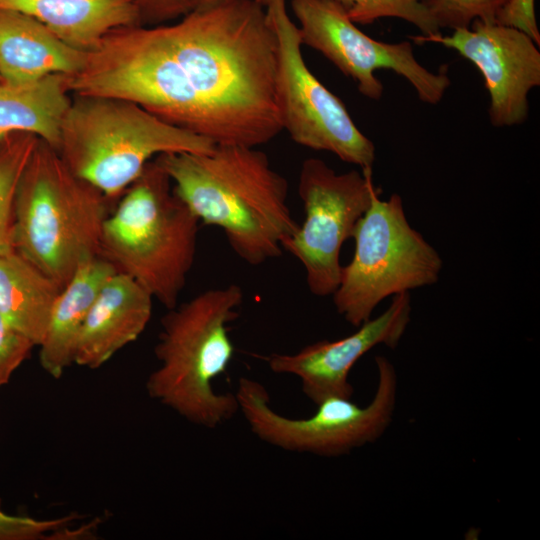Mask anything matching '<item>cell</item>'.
<instances>
[{
    "mask_svg": "<svg viewBox=\"0 0 540 540\" xmlns=\"http://www.w3.org/2000/svg\"><path fill=\"white\" fill-rule=\"evenodd\" d=\"M377 386L371 401L359 406L352 398L331 397L317 404L315 413L290 418L270 405L265 386L239 379L235 397L251 432L261 441L285 451L320 457H340L377 441L390 426L397 402L398 378L384 356L375 358Z\"/></svg>",
    "mask_w": 540,
    "mask_h": 540,
    "instance_id": "8",
    "label": "cell"
},
{
    "mask_svg": "<svg viewBox=\"0 0 540 540\" xmlns=\"http://www.w3.org/2000/svg\"><path fill=\"white\" fill-rule=\"evenodd\" d=\"M0 9L35 18L63 42L84 52L117 28L140 25L136 0H0Z\"/></svg>",
    "mask_w": 540,
    "mask_h": 540,
    "instance_id": "16",
    "label": "cell"
},
{
    "mask_svg": "<svg viewBox=\"0 0 540 540\" xmlns=\"http://www.w3.org/2000/svg\"><path fill=\"white\" fill-rule=\"evenodd\" d=\"M215 144L126 100L77 96L58 152L68 168L110 200L120 197L154 156L210 153Z\"/></svg>",
    "mask_w": 540,
    "mask_h": 540,
    "instance_id": "6",
    "label": "cell"
},
{
    "mask_svg": "<svg viewBox=\"0 0 540 540\" xmlns=\"http://www.w3.org/2000/svg\"><path fill=\"white\" fill-rule=\"evenodd\" d=\"M140 23H158L186 15L194 10L197 0H136Z\"/></svg>",
    "mask_w": 540,
    "mask_h": 540,
    "instance_id": "25",
    "label": "cell"
},
{
    "mask_svg": "<svg viewBox=\"0 0 540 540\" xmlns=\"http://www.w3.org/2000/svg\"><path fill=\"white\" fill-rule=\"evenodd\" d=\"M379 195L353 231L354 254L332 294L337 312L355 327L385 298L435 284L443 267L437 250L408 222L401 196Z\"/></svg>",
    "mask_w": 540,
    "mask_h": 540,
    "instance_id": "7",
    "label": "cell"
},
{
    "mask_svg": "<svg viewBox=\"0 0 540 540\" xmlns=\"http://www.w3.org/2000/svg\"><path fill=\"white\" fill-rule=\"evenodd\" d=\"M243 298L242 288L229 284L167 309L154 348L159 366L145 383L150 398L208 429L239 411L235 394L217 393L213 383L233 358L228 325L238 318Z\"/></svg>",
    "mask_w": 540,
    "mask_h": 540,
    "instance_id": "3",
    "label": "cell"
},
{
    "mask_svg": "<svg viewBox=\"0 0 540 540\" xmlns=\"http://www.w3.org/2000/svg\"><path fill=\"white\" fill-rule=\"evenodd\" d=\"M371 171L337 173L318 158H308L301 165L298 195L305 217L283 240L282 248L301 263L307 287L315 296H330L336 290L341 248L381 192Z\"/></svg>",
    "mask_w": 540,
    "mask_h": 540,
    "instance_id": "9",
    "label": "cell"
},
{
    "mask_svg": "<svg viewBox=\"0 0 540 540\" xmlns=\"http://www.w3.org/2000/svg\"><path fill=\"white\" fill-rule=\"evenodd\" d=\"M236 0H197V5L195 9H206L212 8L220 5H224Z\"/></svg>",
    "mask_w": 540,
    "mask_h": 540,
    "instance_id": "27",
    "label": "cell"
},
{
    "mask_svg": "<svg viewBox=\"0 0 540 540\" xmlns=\"http://www.w3.org/2000/svg\"><path fill=\"white\" fill-rule=\"evenodd\" d=\"M277 37L255 0L194 9L171 25L117 28L87 52L80 96L133 102L215 145L258 147L283 130Z\"/></svg>",
    "mask_w": 540,
    "mask_h": 540,
    "instance_id": "1",
    "label": "cell"
},
{
    "mask_svg": "<svg viewBox=\"0 0 540 540\" xmlns=\"http://www.w3.org/2000/svg\"><path fill=\"white\" fill-rule=\"evenodd\" d=\"M153 297L127 275L115 272L101 287L79 334L74 364L97 369L136 341L152 316Z\"/></svg>",
    "mask_w": 540,
    "mask_h": 540,
    "instance_id": "14",
    "label": "cell"
},
{
    "mask_svg": "<svg viewBox=\"0 0 540 540\" xmlns=\"http://www.w3.org/2000/svg\"><path fill=\"white\" fill-rule=\"evenodd\" d=\"M77 517L76 513H71L53 519H37L0 510V540L51 539L57 532L69 527Z\"/></svg>",
    "mask_w": 540,
    "mask_h": 540,
    "instance_id": "23",
    "label": "cell"
},
{
    "mask_svg": "<svg viewBox=\"0 0 540 540\" xmlns=\"http://www.w3.org/2000/svg\"><path fill=\"white\" fill-rule=\"evenodd\" d=\"M105 220L98 256L171 309L194 264L200 221L154 161Z\"/></svg>",
    "mask_w": 540,
    "mask_h": 540,
    "instance_id": "5",
    "label": "cell"
},
{
    "mask_svg": "<svg viewBox=\"0 0 540 540\" xmlns=\"http://www.w3.org/2000/svg\"><path fill=\"white\" fill-rule=\"evenodd\" d=\"M35 345L10 326L0 314V388L28 358Z\"/></svg>",
    "mask_w": 540,
    "mask_h": 540,
    "instance_id": "24",
    "label": "cell"
},
{
    "mask_svg": "<svg viewBox=\"0 0 540 540\" xmlns=\"http://www.w3.org/2000/svg\"><path fill=\"white\" fill-rule=\"evenodd\" d=\"M417 39L441 43L478 69L489 94L493 126L511 127L527 120L529 93L540 85L539 45L528 35L496 22L475 20L449 36Z\"/></svg>",
    "mask_w": 540,
    "mask_h": 540,
    "instance_id": "12",
    "label": "cell"
},
{
    "mask_svg": "<svg viewBox=\"0 0 540 540\" xmlns=\"http://www.w3.org/2000/svg\"><path fill=\"white\" fill-rule=\"evenodd\" d=\"M38 141L29 133H14L0 141V251L12 248L15 194Z\"/></svg>",
    "mask_w": 540,
    "mask_h": 540,
    "instance_id": "20",
    "label": "cell"
},
{
    "mask_svg": "<svg viewBox=\"0 0 540 540\" xmlns=\"http://www.w3.org/2000/svg\"><path fill=\"white\" fill-rule=\"evenodd\" d=\"M411 312L410 293H399L383 313L363 322L354 333L334 341H317L294 353H273L265 360L274 373L296 376L303 393L315 405L331 397L352 398L349 375L354 365L378 345L396 348Z\"/></svg>",
    "mask_w": 540,
    "mask_h": 540,
    "instance_id": "13",
    "label": "cell"
},
{
    "mask_svg": "<svg viewBox=\"0 0 540 540\" xmlns=\"http://www.w3.org/2000/svg\"><path fill=\"white\" fill-rule=\"evenodd\" d=\"M339 4L355 24H370L393 17L416 26L422 38L440 35V29L432 18L425 0H332Z\"/></svg>",
    "mask_w": 540,
    "mask_h": 540,
    "instance_id": "21",
    "label": "cell"
},
{
    "mask_svg": "<svg viewBox=\"0 0 540 540\" xmlns=\"http://www.w3.org/2000/svg\"><path fill=\"white\" fill-rule=\"evenodd\" d=\"M69 82L65 74L24 83L0 80V141L14 133H29L58 151L72 103L67 96Z\"/></svg>",
    "mask_w": 540,
    "mask_h": 540,
    "instance_id": "18",
    "label": "cell"
},
{
    "mask_svg": "<svg viewBox=\"0 0 540 540\" xmlns=\"http://www.w3.org/2000/svg\"><path fill=\"white\" fill-rule=\"evenodd\" d=\"M266 13L277 37L276 96L283 130L301 146L372 170L373 142L358 129L341 99L307 67L298 26L286 8Z\"/></svg>",
    "mask_w": 540,
    "mask_h": 540,
    "instance_id": "10",
    "label": "cell"
},
{
    "mask_svg": "<svg viewBox=\"0 0 540 540\" xmlns=\"http://www.w3.org/2000/svg\"><path fill=\"white\" fill-rule=\"evenodd\" d=\"M508 0H425L439 27L452 30L468 28L475 20L494 22Z\"/></svg>",
    "mask_w": 540,
    "mask_h": 540,
    "instance_id": "22",
    "label": "cell"
},
{
    "mask_svg": "<svg viewBox=\"0 0 540 540\" xmlns=\"http://www.w3.org/2000/svg\"><path fill=\"white\" fill-rule=\"evenodd\" d=\"M60 288L14 248L0 251V314L39 346Z\"/></svg>",
    "mask_w": 540,
    "mask_h": 540,
    "instance_id": "19",
    "label": "cell"
},
{
    "mask_svg": "<svg viewBox=\"0 0 540 540\" xmlns=\"http://www.w3.org/2000/svg\"><path fill=\"white\" fill-rule=\"evenodd\" d=\"M116 271L96 256L81 265L60 290L39 347V362L51 377L60 378L74 363L77 340L98 292Z\"/></svg>",
    "mask_w": 540,
    "mask_h": 540,
    "instance_id": "17",
    "label": "cell"
},
{
    "mask_svg": "<svg viewBox=\"0 0 540 540\" xmlns=\"http://www.w3.org/2000/svg\"><path fill=\"white\" fill-rule=\"evenodd\" d=\"M86 52L63 42L35 18L0 9V76L24 83L50 74L73 76L83 66Z\"/></svg>",
    "mask_w": 540,
    "mask_h": 540,
    "instance_id": "15",
    "label": "cell"
},
{
    "mask_svg": "<svg viewBox=\"0 0 540 540\" xmlns=\"http://www.w3.org/2000/svg\"><path fill=\"white\" fill-rule=\"evenodd\" d=\"M0 80H1V76H0Z\"/></svg>",
    "mask_w": 540,
    "mask_h": 540,
    "instance_id": "28",
    "label": "cell"
},
{
    "mask_svg": "<svg viewBox=\"0 0 540 540\" xmlns=\"http://www.w3.org/2000/svg\"><path fill=\"white\" fill-rule=\"evenodd\" d=\"M266 11L274 9L285 8V0H255Z\"/></svg>",
    "mask_w": 540,
    "mask_h": 540,
    "instance_id": "26",
    "label": "cell"
},
{
    "mask_svg": "<svg viewBox=\"0 0 540 540\" xmlns=\"http://www.w3.org/2000/svg\"><path fill=\"white\" fill-rule=\"evenodd\" d=\"M109 202L39 139L17 186L12 247L63 288L98 256Z\"/></svg>",
    "mask_w": 540,
    "mask_h": 540,
    "instance_id": "4",
    "label": "cell"
},
{
    "mask_svg": "<svg viewBox=\"0 0 540 540\" xmlns=\"http://www.w3.org/2000/svg\"><path fill=\"white\" fill-rule=\"evenodd\" d=\"M155 162L200 223L220 228L249 265L279 257L298 229L288 181L257 147L215 145L210 153H166Z\"/></svg>",
    "mask_w": 540,
    "mask_h": 540,
    "instance_id": "2",
    "label": "cell"
},
{
    "mask_svg": "<svg viewBox=\"0 0 540 540\" xmlns=\"http://www.w3.org/2000/svg\"><path fill=\"white\" fill-rule=\"evenodd\" d=\"M291 8L302 44L324 55L371 100L383 95L384 86L375 75L381 69L404 77L428 104L439 103L451 84L446 68L431 72L417 61L409 41L386 43L371 38L332 0H291Z\"/></svg>",
    "mask_w": 540,
    "mask_h": 540,
    "instance_id": "11",
    "label": "cell"
}]
</instances>
